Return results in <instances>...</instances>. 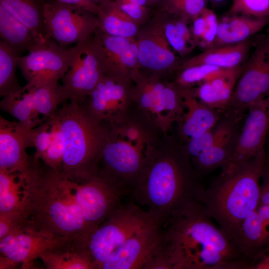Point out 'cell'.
Wrapping results in <instances>:
<instances>
[{
    "label": "cell",
    "mask_w": 269,
    "mask_h": 269,
    "mask_svg": "<svg viewBox=\"0 0 269 269\" xmlns=\"http://www.w3.org/2000/svg\"><path fill=\"white\" fill-rule=\"evenodd\" d=\"M201 177L178 138L159 143L146 162L131 194L163 224L201 204L205 189Z\"/></svg>",
    "instance_id": "obj_1"
},
{
    "label": "cell",
    "mask_w": 269,
    "mask_h": 269,
    "mask_svg": "<svg viewBox=\"0 0 269 269\" xmlns=\"http://www.w3.org/2000/svg\"><path fill=\"white\" fill-rule=\"evenodd\" d=\"M171 269H251L235 242L213 222L202 204L163 224Z\"/></svg>",
    "instance_id": "obj_2"
},
{
    "label": "cell",
    "mask_w": 269,
    "mask_h": 269,
    "mask_svg": "<svg viewBox=\"0 0 269 269\" xmlns=\"http://www.w3.org/2000/svg\"><path fill=\"white\" fill-rule=\"evenodd\" d=\"M132 109L124 118L106 124V136L92 176L121 198L132 193L159 143V131Z\"/></svg>",
    "instance_id": "obj_3"
},
{
    "label": "cell",
    "mask_w": 269,
    "mask_h": 269,
    "mask_svg": "<svg viewBox=\"0 0 269 269\" xmlns=\"http://www.w3.org/2000/svg\"><path fill=\"white\" fill-rule=\"evenodd\" d=\"M22 214L29 227L72 240L87 232L69 180L33 158L21 173Z\"/></svg>",
    "instance_id": "obj_4"
},
{
    "label": "cell",
    "mask_w": 269,
    "mask_h": 269,
    "mask_svg": "<svg viewBox=\"0 0 269 269\" xmlns=\"http://www.w3.org/2000/svg\"><path fill=\"white\" fill-rule=\"evenodd\" d=\"M268 163L264 151L234 171L220 173L205 188L204 209L234 242L243 221L259 204L260 181Z\"/></svg>",
    "instance_id": "obj_5"
},
{
    "label": "cell",
    "mask_w": 269,
    "mask_h": 269,
    "mask_svg": "<svg viewBox=\"0 0 269 269\" xmlns=\"http://www.w3.org/2000/svg\"><path fill=\"white\" fill-rule=\"evenodd\" d=\"M56 115L65 143L62 175L73 181L89 179L106 136L107 124L93 117L83 103L66 101Z\"/></svg>",
    "instance_id": "obj_6"
},
{
    "label": "cell",
    "mask_w": 269,
    "mask_h": 269,
    "mask_svg": "<svg viewBox=\"0 0 269 269\" xmlns=\"http://www.w3.org/2000/svg\"><path fill=\"white\" fill-rule=\"evenodd\" d=\"M155 222L158 221L136 204L122 205L96 229L73 239L70 248L85 258L93 269H100L109 255L127 239Z\"/></svg>",
    "instance_id": "obj_7"
},
{
    "label": "cell",
    "mask_w": 269,
    "mask_h": 269,
    "mask_svg": "<svg viewBox=\"0 0 269 269\" xmlns=\"http://www.w3.org/2000/svg\"><path fill=\"white\" fill-rule=\"evenodd\" d=\"M162 75L142 73L139 68L132 78L134 84L133 108L151 125L166 135L183 111L182 90Z\"/></svg>",
    "instance_id": "obj_8"
},
{
    "label": "cell",
    "mask_w": 269,
    "mask_h": 269,
    "mask_svg": "<svg viewBox=\"0 0 269 269\" xmlns=\"http://www.w3.org/2000/svg\"><path fill=\"white\" fill-rule=\"evenodd\" d=\"M255 36L254 50L243 64L231 99L222 112L236 122L243 121L250 106L269 96V27Z\"/></svg>",
    "instance_id": "obj_9"
},
{
    "label": "cell",
    "mask_w": 269,
    "mask_h": 269,
    "mask_svg": "<svg viewBox=\"0 0 269 269\" xmlns=\"http://www.w3.org/2000/svg\"><path fill=\"white\" fill-rule=\"evenodd\" d=\"M87 39L66 48L47 38L36 45L27 54L20 56L18 67L26 84L39 86L58 82L75 62Z\"/></svg>",
    "instance_id": "obj_10"
},
{
    "label": "cell",
    "mask_w": 269,
    "mask_h": 269,
    "mask_svg": "<svg viewBox=\"0 0 269 269\" xmlns=\"http://www.w3.org/2000/svg\"><path fill=\"white\" fill-rule=\"evenodd\" d=\"M45 31L61 46L87 39L99 28L97 15L76 5L42 1Z\"/></svg>",
    "instance_id": "obj_11"
},
{
    "label": "cell",
    "mask_w": 269,
    "mask_h": 269,
    "mask_svg": "<svg viewBox=\"0 0 269 269\" xmlns=\"http://www.w3.org/2000/svg\"><path fill=\"white\" fill-rule=\"evenodd\" d=\"M134 89L132 77L105 73L83 103L97 120L113 123L131 111Z\"/></svg>",
    "instance_id": "obj_12"
},
{
    "label": "cell",
    "mask_w": 269,
    "mask_h": 269,
    "mask_svg": "<svg viewBox=\"0 0 269 269\" xmlns=\"http://www.w3.org/2000/svg\"><path fill=\"white\" fill-rule=\"evenodd\" d=\"M105 73L104 54L94 34L85 40L75 62L62 79L61 89L66 101L84 102Z\"/></svg>",
    "instance_id": "obj_13"
},
{
    "label": "cell",
    "mask_w": 269,
    "mask_h": 269,
    "mask_svg": "<svg viewBox=\"0 0 269 269\" xmlns=\"http://www.w3.org/2000/svg\"><path fill=\"white\" fill-rule=\"evenodd\" d=\"M163 248V224L155 222L127 239L109 255L100 269H146Z\"/></svg>",
    "instance_id": "obj_14"
},
{
    "label": "cell",
    "mask_w": 269,
    "mask_h": 269,
    "mask_svg": "<svg viewBox=\"0 0 269 269\" xmlns=\"http://www.w3.org/2000/svg\"><path fill=\"white\" fill-rule=\"evenodd\" d=\"M72 241L41 230L22 229L0 239V256L29 269L35 260L47 252L69 249Z\"/></svg>",
    "instance_id": "obj_15"
},
{
    "label": "cell",
    "mask_w": 269,
    "mask_h": 269,
    "mask_svg": "<svg viewBox=\"0 0 269 269\" xmlns=\"http://www.w3.org/2000/svg\"><path fill=\"white\" fill-rule=\"evenodd\" d=\"M234 151L221 173H231L250 159L265 151L269 130V96L248 110Z\"/></svg>",
    "instance_id": "obj_16"
},
{
    "label": "cell",
    "mask_w": 269,
    "mask_h": 269,
    "mask_svg": "<svg viewBox=\"0 0 269 269\" xmlns=\"http://www.w3.org/2000/svg\"><path fill=\"white\" fill-rule=\"evenodd\" d=\"M69 183L87 228V233L98 227L122 205V198L95 177L82 182L69 180Z\"/></svg>",
    "instance_id": "obj_17"
},
{
    "label": "cell",
    "mask_w": 269,
    "mask_h": 269,
    "mask_svg": "<svg viewBox=\"0 0 269 269\" xmlns=\"http://www.w3.org/2000/svg\"><path fill=\"white\" fill-rule=\"evenodd\" d=\"M153 18L136 36L139 65L149 73L163 75L177 70L182 62L166 38L157 12Z\"/></svg>",
    "instance_id": "obj_18"
},
{
    "label": "cell",
    "mask_w": 269,
    "mask_h": 269,
    "mask_svg": "<svg viewBox=\"0 0 269 269\" xmlns=\"http://www.w3.org/2000/svg\"><path fill=\"white\" fill-rule=\"evenodd\" d=\"M32 129L0 116V169L22 173L31 165L26 149L32 147Z\"/></svg>",
    "instance_id": "obj_19"
},
{
    "label": "cell",
    "mask_w": 269,
    "mask_h": 269,
    "mask_svg": "<svg viewBox=\"0 0 269 269\" xmlns=\"http://www.w3.org/2000/svg\"><path fill=\"white\" fill-rule=\"evenodd\" d=\"M94 35L104 54L106 73L131 77L139 67L135 38L109 35L99 28Z\"/></svg>",
    "instance_id": "obj_20"
},
{
    "label": "cell",
    "mask_w": 269,
    "mask_h": 269,
    "mask_svg": "<svg viewBox=\"0 0 269 269\" xmlns=\"http://www.w3.org/2000/svg\"><path fill=\"white\" fill-rule=\"evenodd\" d=\"M182 90L183 111L177 124L178 138L181 143H184L213 128L222 115L200 102L189 89Z\"/></svg>",
    "instance_id": "obj_21"
},
{
    "label": "cell",
    "mask_w": 269,
    "mask_h": 269,
    "mask_svg": "<svg viewBox=\"0 0 269 269\" xmlns=\"http://www.w3.org/2000/svg\"><path fill=\"white\" fill-rule=\"evenodd\" d=\"M269 23V17L226 14L218 20L216 36L210 48L242 42L258 34Z\"/></svg>",
    "instance_id": "obj_22"
},
{
    "label": "cell",
    "mask_w": 269,
    "mask_h": 269,
    "mask_svg": "<svg viewBox=\"0 0 269 269\" xmlns=\"http://www.w3.org/2000/svg\"><path fill=\"white\" fill-rule=\"evenodd\" d=\"M255 36L242 42L209 48L182 62L178 69L196 64H207L222 69L243 64L249 57Z\"/></svg>",
    "instance_id": "obj_23"
},
{
    "label": "cell",
    "mask_w": 269,
    "mask_h": 269,
    "mask_svg": "<svg viewBox=\"0 0 269 269\" xmlns=\"http://www.w3.org/2000/svg\"><path fill=\"white\" fill-rule=\"evenodd\" d=\"M243 122L235 124L209 149L191 160L201 177L227 163L235 149Z\"/></svg>",
    "instance_id": "obj_24"
},
{
    "label": "cell",
    "mask_w": 269,
    "mask_h": 269,
    "mask_svg": "<svg viewBox=\"0 0 269 269\" xmlns=\"http://www.w3.org/2000/svg\"><path fill=\"white\" fill-rule=\"evenodd\" d=\"M235 243L245 259L253 264L260 254L269 245V232L263 225L256 209L242 222Z\"/></svg>",
    "instance_id": "obj_25"
},
{
    "label": "cell",
    "mask_w": 269,
    "mask_h": 269,
    "mask_svg": "<svg viewBox=\"0 0 269 269\" xmlns=\"http://www.w3.org/2000/svg\"><path fill=\"white\" fill-rule=\"evenodd\" d=\"M0 108L18 122L31 129L46 119L40 117L35 108L32 89L26 85L18 91L3 96L0 102Z\"/></svg>",
    "instance_id": "obj_26"
},
{
    "label": "cell",
    "mask_w": 269,
    "mask_h": 269,
    "mask_svg": "<svg viewBox=\"0 0 269 269\" xmlns=\"http://www.w3.org/2000/svg\"><path fill=\"white\" fill-rule=\"evenodd\" d=\"M97 14L99 29L114 36L135 38L139 29L138 23L124 12L113 0H105L99 5Z\"/></svg>",
    "instance_id": "obj_27"
},
{
    "label": "cell",
    "mask_w": 269,
    "mask_h": 269,
    "mask_svg": "<svg viewBox=\"0 0 269 269\" xmlns=\"http://www.w3.org/2000/svg\"><path fill=\"white\" fill-rule=\"evenodd\" d=\"M40 0H0V6L27 27L38 43L48 38L45 31Z\"/></svg>",
    "instance_id": "obj_28"
},
{
    "label": "cell",
    "mask_w": 269,
    "mask_h": 269,
    "mask_svg": "<svg viewBox=\"0 0 269 269\" xmlns=\"http://www.w3.org/2000/svg\"><path fill=\"white\" fill-rule=\"evenodd\" d=\"M0 36L19 53L28 52L39 44L31 31L0 6Z\"/></svg>",
    "instance_id": "obj_29"
},
{
    "label": "cell",
    "mask_w": 269,
    "mask_h": 269,
    "mask_svg": "<svg viewBox=\"0 0 269 269\" xmlns=\"http://www.w3.org/2000/svg\"><path fill=\"white\" fill-rule=\"evenodd\" d=\"M15 212L22 214L21 173L0 169V213Z\"/></svg>",
    "instance_id": "obj_30"
},
{
    "label": "cell",
    "mask_w": 269,
    "mask_h": 269,
    "mask_svg": "<svg viewBox=\"0 0 269 269\" xmlns=\"http://www.w3.org/2000/svg\"><path fill=\"white\" fill-rule=\"evenodd\" d=\"M20 53L4 41H0V96H3L20 89L16 76Z\"/></svg>",
    "instance_id": "obj_31"
},
{
    "label": "cell",
    "mask_w": 269,
    "mask_h": 269,
    "mask_svg": "<svg viewBox=\"0 0 269 269\" xmlns=\"http://www.w3.org/2000/svg\"><path fill=\"white\" fill-rule=\"evenodd\" d=\"M243 69V64L232 68L221 69L205 80L211 85L216 98L218 110L221 114L231 99Z\"/></svg>",
    "instance_id": "obj_32"
},
{
    "label": "cell",
    "mask_w": 269,
    "mask_h": 269,
    "mask_svg": "<svg viewBox=\"0 0 269 269\" xmlns=\"http://www.w3.org/2000/svg\"><path fill=\"white\" fill-rule=\"evenodd\" d=\"M36 109L45 119L55 115L59 107L66 102L59 82L39 86H31Z\"/></svg>",
    "instance_id": "obj_33"
},
{
    "label": "cell",
    "mask_w": 269,
    "mask_h": 269,
    "mask_svg": "<svg viewBox=\"0 0 269 269\" xmlns=\"http://www.w3.org/2000/svg\"><path fill=\"white\" fill-rule=\"evenodd\" d=\"M40 259L48 269H93L85 258L71 248L47 252Z\"/></svg>",
    "instance_id": "obj_34"
},
{
    "label": "cell",
    "mask_w": 269,
    "mask_h": 269,
    "mask_svg": "<svg viewBox=\"0 0 269 269\" xmlns=\"http://www.w3.org/2000/svg\"><path fill=\"white\" fill-rule=\"evenodd\" d=\"M48 119L51 138L49 145L40 160L50 168L61 172L65 150L64 136L56 114Z\"/></svg>",
    "instance_id": "obj_35"
},
{
    "label": "cell",
    "mask_w": 269,
    "mask_h": 269,
    "mask_svg": "<svg viewBox=\"0 0 269 269\" xmlns=\"http://www.w3.org/2000/svg\"><path fill=\"white\" fill-rule=\"evenodd\" d=\"M208 0H161L158 10L168 15L192 21L207 7Z\"/></svg>",
    "instance_id": "obj_36"
},
{
    "label": "cell",
    "mask_w": 269,
    "mask_h": 269,
    "mask_svg": "<svg viewBox=\"0 0 269 269\" xmlns=\"http://www.w3.org/2000/svg\"><path fill=\"white\" fill-rule=\"evenodd\" d=\"M221 69L207 64L190 65L178 69L174 82L181 89H191Z\"/></svg>",
    "instance_id": "obj_37"
},
{
    "label": "cell",
    "mask_w": 269,
    "mask_h": 269,
    "mask_svg": "<svg viewBox=\"0 0 269 269\" xmlns=\"http://www.w3.org/2000/svg\"><path fill=\"white\" fill-rule=\"evenodd\" d=\"M157 13L160 17L166 38L172 48L181 56L188 54L194 48L179 33L172 16L159 10Z\"/></svg>",
    "instance_id": "obj_38"
},
{
    "label": "cell",
    "mask_w": 269,
    "mask_h": 269,
    "mask_svg": "<svg viewBox=\"0 0 269 269\" xmlns=\"http://www.w3.org/2000/svg\"><path fill=\"white\" fill-rule=\"evenodd\" d=\"M226 14L269 17V0H233Z\"/></svg>",
    "instance_id": "obj_39"
},
{
    "label": "cell",
    "mask_w": 269,
    "mask_h": 269,
    "mask_svg": "<svg viewBox=\"0 0 269 269\" xmlns=\"http://www.w3.org/2000/svg\"><path fill=\"white\" fill-rule=\"evenodd\" d=\"M51 138L50 125L48 118L32 129V147L35 148V152L33 157L34 160L41 159L49 145Z\"/></svg>",
    "instance_id": "obj_40"
},
{
    "label": "cell",
    "mask_w": 269,
    "mask_h": 269,
    "mask_svg": "<svg viewBox=\"0 0 269 269\" xmlns=\"http://www.w3.org/2000/svg\"><path fill=\"white\" fill-rule=\"evenodd\" d=\"M29 228L23 215L19 212L0 213V239L17 231Z\"/></svg>",
    "instance_id": "obj_41"
},
{
    "label": "cell",
    "mask_w": 269,
    "mask_h": 269,
    "mask_svg": "<svg viewBox=\"0 0 269 269\" xmlns=\"http://www.w3.org/2000/svg\"><path fill=\"white\" fill-rule=\"evenodd\" d=\"M124 12L138 23L146 18L148 14L147 0H113Z\"/></svg>",
    "instance_id": "obj_42"
},
{
    "label": "cell",
    "mask_w": 269,
    "mask_h": 269,
    "mask_svg": "<svg viewBox=\"0 0 269 269\" xmlns=\"http://www.w3.org/2000/svg\"><path fill=\"white\" fill-rule=\"evenodd\" d=\"M207 22V28L198 45L204 50L212 46L216 36L218 20L215 13L206 7L201 12Z\"/></svg>",
    "instance_id": "obj_43"
},
{
    "label": "cell",
    "mask_w": 269,
    "mask_h": 269,
    "mask_svg": "<svg viewBox=\"0 0 269 269\" xmlns=\"http://www.w3.org/2000/svg\"><path fill=\"white\" fill-rule=\"evenodd\" d=\"M192 21L193 24L191 28V31L194 41L196 45H198L199 41L206 29L207 22L201 13Z\"/></svg>",
    "instance_id": "obj_44"
},
{
    "label": "cell",
    "mask_w": 269,
    "mask_h": 269,
    "mask_svg": "<svg viewBox=\"0 0 269 269\" xmlns=\"http://www.w3.org/2000/svg\"><path fill=\"white\" fill-rule=\"evenodd\" d=\"M269 166L264 171L262 177V183L260 186L259 204L269 206Z\"/></svg>",
    "instance_id": "obj_45"
},
{
    "label": "cell",
    "mask_w": 269,
    "mask_h": 269,
    "mask_svg": "<svg viewBox=\"0 0 269 269\" xmlns=\"http://www.w3.org/2000/svg\"><path fill=\"white\" fill-rule=\"evenodd\" d=\"M52 1L78 5L83 9L97 14L99 5L91 0H50Z\"/></svg>",
    "instance_id": "obj_46"
},
{
    "label": "cell",
    "mask_w": 269,
    "mask_h": 269,
    "mask_svg": "<svg viewBox=\"0 0 269 269\" xmlns=\"http://www.w3.org/2000/svg\"><path fill=\"white\" fill-rule=\"evenodd\" d=\"M252 269H269V245L256 259Z\"/></svg>",
    "instance_id": "obj_47"
},
{
    "label": "cell",
    "mask_w": 269,
    "mask_h": 269,
    "mask_svg": "<svg viewBox=\"0 0 269 269\" xmlns=\"http://www.w3.org/2000/svg\"><path fill=\"white\" fill-rule=\"evenodd\" d=\"M256 210L263 225L269 232V206L259 204Z\"/></svg>",
    "instance_id": "obj_48"
},
{
    "label": "cell",
    "mask_w": 269,
    "mask_h": 269,
    "mask_svg": "<svg viewBox=\"0 0 269 269\" xmlns=\"http://www.w3.org/2000/svg\"><path fill=\"white\" fill-rule=\"evenodd\" d=\"M161 0H147L149 5L150 6L151 5H158L159 2Z\"/></svg>",
    "instance_id": "obj_49"
},
{
    "label": "cell",
    "mask_w": 269,
    "mask_h": 269,
    "mask_svg": "<svg viewBox=\"0 0 269 269\" xmlns=\"http://www.w3.org/2000/svg\"><path fill=\"white\" fill-rule=\"evenodd\" d=\"M208 0L212 2L213 3H219L223 2L225 1L226 0H208Z\"/></svg>",
    "instance_id": "obj_50"
},
{
    "label": "cell",
    "mask_w": 269,
    "mask_h": 269,
    "mask_svg": "<svg viewBox=\"0 0 269 269\" xmlns=\"http://www.w3.org/2000/svg\"><path fill=\"white\" fill-rule=\"evenodd\" d=\"M92 0V1L94 2L95 3L99 5L100 3H101L105 0Z\"/></svg>",
    "instance_id": "obj_51"
},
{
    "label": "cell",
    "mask_w": 269,
    "mask_h": 269,
    "mask_svg": "<svg viewBox=\"0 0 269 269\" xmlns=\"http://www.w3.org/2000/svg\"><path fill=\"white\" fill-rule=\"evenodd\" d=\"M268 170H269V169H268Z\"/></svg>",
    "instance_id": "obj_52"
}]
</instances>
